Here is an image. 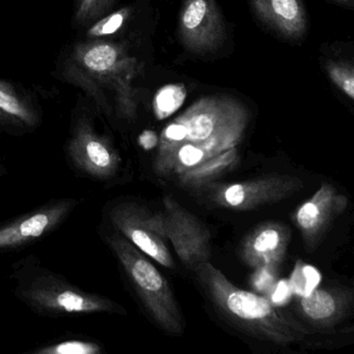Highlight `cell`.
I'll list each match as a JSON object with an SVG mask.
<instances>
[{
  "label": "cell",
  "instance_id": "cell-27",
  "mask_svg": "<svg viewBox=\"0 0 354 354\" xmlns=\"http://www.w3.org/2000/svg\"><path fill=\"white\" fill-rule=\"evenodd\" d=\"M333 1L339 3V5L347 6V7H352V6H353L354 0H333Z\"/></svg>",
  "mask_w": 354,
  "mask_h": 354
},
{
  "label": "cell",
  "instance_id": "cell-4",
  "mask_svg": "<svg viewBox=\"0 0 354 354\" xmlns=\"http://www.w3.org/2000/svg\"><path fill=\"white\" fill-rule=\"evenodd\" d=\"M103 239L153 320L171 335L183 333V317L171 286L158 269L123 235L111 229Z\"/></svg>",
  "mask_w": 354,
  "mask_h": 354
},
{
  "label": "cell",
  "instance_id": "cell-22",
  "mask_svg": "<svg viewBox=\"0 0 354 354\" xmlns=\"http://www.w3.org/2000/svg\"><path fill=\"white\" fill-rule=\"evenodd\" d=\"M102 345L97 342L86 339H67L53 345L39 348L35 351L38 354H100Z\"/></svg>",
  "mask_w": 354,
  "mask_h": 354
},
{
  "label": "cell",
  "instance_id": "cell-7",
  "mask_svg": "<svg viewBox=\"0 0 354 354\" xmlns=\"http://www.w3.org/2000/svg\"><path fill=\"white\" fill-rule=\"evenodd\" d=\"M66 155L74 171L94 181H111L122 163L109 138L99 134L86 118H80L72 128Z\"/></svg>",
  "mask_w": 354,
  "mask_h": 354
},
{
  "label": "cell",
  "instance_id": "cell-13",
  "mask_svg": "<svg viewBox=\"0 0 354 354\" xmlns=\"http://www.w3.org/2000/svg\"><path fill=\"white\" fill-rule=\"evenodd\" d=\"M291 239L289 227L283 223H266L254 229L243 242L241 257L254 268L277 270Z\"/></svg>",
  "mask_w": 354,
  "mask_h": 354
},
{
  "label": "cell",
  "instance_id": "cell-20",
  "mask_svg": "<svg viewBox=\"0 0 354 354\" xmlns=\"http://www.w3.org/2000/svg\"><path fill=\"white\" fill-rule=\"evenodd\" d=\"M115 0H74L73 19L76 26H92L104 17Z\"/></svg>",
  "mask_w": 354,
  "mask_h": 354
},
{
  "label": "cell",
  "instance_id": "cell-11",
  "mask_svg": "<svg viewBox=\"0 0 354 354\" xmlns=\"http://www.w3.org/2000/svg\"><path fill=\"white\" fill-rule=\"evenodd\" d=\"M178 30L186 50L198 55L216 50L225 39V26L215 0H185Z\"/></svg>",
  "mask_w": 354,
  "mask_h": 354
},
{
  "label": "cell",
  "instance_id": "cell-15",
  "mask_svg": "<svg viewBox=\"0 0 354 354\" xmlns=\"http://www.w3.org/2000/svg\"><path fill=\"white\" fill-rule=\"evenodd\" d=\"M302 315L319 327L337 324L347 314L352 304L351 291L343 288H318L299 297Z\"/></svg>",
  "mask_w": 354,
  "mask_h": 354
},
{
  "label": "cell",
  "instance_id": "cell-9",
  "mask_svg": "<svg viewBox=\"0 0 354 354\" xmlns=\"http://www.w3.org/2000/svg\"><path fill=\"white\" fill-rule=\"evenodd\" d=\"M300 178L291 175H272L250 181L221 185L210 194L221 207L248 211L290 198L304 188Z\"/></svg>",
  "mask_w": 354,
  "mask_h": 354
},
{
  "label": "cell",
  "instance_id": "cell-2",
  "mask_svg": "<svg viewBox=\"0 0 354 354\" xmlns=\"http://www.w3.org/2000/svg\"><path fill=\"white\" fill-rule=\"evenodd\" d=\"M11 279L15 283L16 298L40 316L125 314L124 308L111 298L80 289L63 275L43 266L34 257L16 262Z\"/></svg>",
  "mask_w": 354,
  "mask_h": 354
},
{
  "label": "cell",
  "instance_id": "cell-8",
  "mask_svg": "<svg viewBox=\"0 0 354 354\" xmlns=\"http://www.w3.org/2000/svg\"><path fill=\"white\" fill-rule=\"evenodd\" d=\"M167 241L188 268L196 269L211 258V236L208 229L186 210L173 196L163 198V211Z\"/></svg>",
  "mask_w": 354,
  "mask_h": 354
},
{
  "label": "cell",
  "instance_id": "cell-23",
  "mask_svg": "<svg viewBox=\"0 0 354 354\" xmlns=\"http://www.w3.org/2000/svg\"><path fill=\"white\" fill-rule=\"evenodd\" d=\"M130 16L129 9H122L97 20L88 30L91 39L104 38L117 34Z\"/></svg>",
  "mask_w": 354,
  "mask_h": 354
},
{
  "label": "cell",
  "instance_id": "cell-19",
  "mask_svg": "<svg viewBox=\"0 0 354 354\" xmlns=\"http://www.w3.org/2000/svg\"><path fill=\"white\" fill-rule=\"evenodd\" d=\"M320 281V272L315 267L298 261L288 281H289L292 293L296 294L299 297H304L314 291L318 287Z\"/></svg>",
  "mask_w": 354,
  "mask_h": 354
},
{
  "label": "cell",
  "instance_id": "cell-6",
  "mask_svg": "<svg viewBox=\"0 0 354 354\" xmlns=\"http://www.w3.org/2000/svg\"><path fill=\"white\" fill-rule=\"evenodd\" d=\"M105 216L111 229L119 232L147 257L167 268L175 267L161 213L131 201H119L109 205Z\"/></svg>",
  "mask_w": 354,
  "mask_h": 354
},
{
  "label": "cell",
  "instance_id": "cell-18",
  "mask_svg": "<svg viewBox=\"0 0 354 354\" xmlns=\"http://www.w3.org/2000/svg\"><path fill=\"white\" fill-rule=\"evenodd\" d=\"M187 91L183 84H167L157 92L153 102L154 113L158 120L171 117L185 101Z\"/></svg>",
  "mask_w": 354,
  "mask_h": 354
},
{
  "label": "cell",
  "instance_id": "cell-16",
  "mask_svg": "<svg viewBox=\"0 0 354 354\" xmlns=\"http://www.w3.org/2000/svg\"><path fill=\"white\" fill-rule=\"evenodd\" d=\"M238 161L237 148H232L221 154L207 159L204 162L192 167L189 171L179 175V180L184 185L190 187H202L231 171Z\"/></svg>",
  "mask_w": 354,
  "mask_h": 354
},
{
  "label": "cell",
  "instance_id": "cell-3",
  "mask_svg": "<svg viewBox=\"0 0 354 354\" xmlns=\"http://www.w3.org/2000/svg\"><path fill=\"white\" fill-rule=\"evenodd\" d=\"M138 71V61L121 45L93 40L80 43L68 57L65 76L104 107L105 94L113 93L118 109L125 117L136 115L132 80Z\"/></svg>",
  "mask_w": 354,
  "mask_h": 354
},
{
  "label": "cell",
  "instance_id": "cell-25",
  "mask_svg": "<svg viewBox=\"0 0 354 354\" xmlns=\"http://www.w3.org/2000/svg\"><path fill=\"white\" fill-rule=\"evenodd\" d=\"M269 293H270V297L268 299L270 300L273 306L283 304L289 299V296L292 294L289 281H281L279 283H273L269 288Z\"/></svg>",
  "mask_w": 354,
  "mask_h": 354
},
{
  "label": "cell",
  "instance_id": "cell-26",
  "mask_svg": "<svg viewBox=\"0 0 354 354\" xmlns=\"http://www.w3.org/2000/svg\"><path fill=\"white\" fill-rule=\"evenodd\" d=\"M158 136L153 131H146L140 136V145L147 150H151L158 145Z\"/></svg>",
  "mask_w": 354,
  "mask_h": 354
},
{
  "label": "cell",
  "instance_id": "cell-1",
  "mask_svg": "<svg viewBox=\"0 0 354 354\" xmlns=\"http://www.w3.org/2000/svg\"><path fill=\"white\" fill-rule=\"evenodd\" d=\"M194 271L221 314L250 335L277 345L304 341L312 335L304 325L279 312L268 298L234 285L210 261Z\"/></svg>",
  "mask_w": 354,
  "mask_h": 354
},
{
  "label": "cell",
  "instance_id": "cell-17",
  "mask_svg": "<svg viewBox=\"0 0 354 354\" xmlns=\"http://www.w3.org/2000/svg\"><path fill=\"white\" fill-rule=\"evenodd\" d=\"M0 121L28 127H34L39 122L32 103L5 82H0Z\"/></svg>",
  "mask_w": 354,
  "mask_h": 354
},
{
  "label": "cell",
  "instance_id": "cell-21",
  "mask_svg": "<svg viewBox=\"0 0 354 354\" xmlns=\"http://www.w3.org/2000/svg\"><path fill=\"white\" fill-rule=\"evenodd\" d=\"M209 158L211 156L204 149L189 142H184L174 156L171 174L181 175Z\"/></svg>",
  "mask_w": 354,
  "mask_h": 354
},
{
  "label": "cell",
  "instance_id": "cell-12",
  "mask_svg": "<svg viewBox=\"0 0 354 354\" xmlns=\"http://www.w3.org/2000/svg\"><path fill=\"white\" fill-rule=\"evenodd\" d=\"M347 208V198L330 184H323L295 213V223L308 248H316L331 221Z\"/></svg>",
  "mask_w": 354,
  "mask_h": 354
},
{
  "label": "cell",
  "instance_id": "cell-24",
  "mask_svg": "<svg viewBox=\"0 0 354 354\" xmlns=\"http://www.w3.org/2000/svg\"><path fill=\"white\" fill-rule=\"evenodd\" d=\"M331 82L351 100L354 98V73L352 66L346 63L327 62L325 65Z\"/></svg>",
  "mask_w": 354,
  "mask_h": 354
},
{
  "label": "cell",
  "instance_id": "cell-28",
  "mask_svg": "<svg viewBox=\"0 0 354 354\" xmlns=\"http://www.w3.org/2000/svg\"><path fill=\"white\" fill-rule=\"evenodd\" d=\"M0 173H1V167H0Z\"/></svg>",
  "mask_w": 354,
  "mask_h": 354
},
{
  "label": "cell",
  "instance_id": "cell-5",
  "mask_svg": "<svg viewBox=\"0 0 354 354\" xmlns=\"http://www.w3.org/2000/svg\"><path fill=\"white\" fill-rule=\"evenodd\" d=\"M176 119L185 128L184 142L196 145L213 157L239 145L248 128L250 111L232 97L207 96Z\"/></svg>",
  "mask_w": 354,
  "mask_h": 354
},
{
  "label": "cell",
  "instance_id": "cell-10",
  "mask_svg": "<svg viewBox=\"0 0 354 354\" xmlns=\"http://www.w3.org/2000/svg\"><path fill=\"white\" fill-rule=\"evenodd\" d=\"M78 204L76 198H59L0 225V250H18L49 235L67 221Z\"/></svg>",
  "mask_w": 354,
  "mask_h": 354
},
{
  "label": "cell",
  "instance_id": "cell-14",
  "mask_svg": "<svg viewBox=\"0 0 354 354\" xmlns=\"http://www.w3.org/2000/svg\"><path fill=\"white\" fill-rule=\"evenodd\" d=\"M258 17L275 32L299 40L308 28V16L301 0H250Z\"/></svg>",
  "mask_w": 354,
  "mask_h": 354
}]
</instances>
